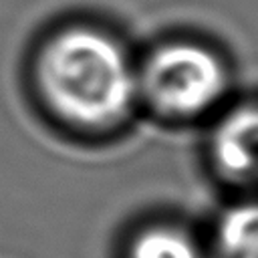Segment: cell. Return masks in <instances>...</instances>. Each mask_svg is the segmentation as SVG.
I'll list each match as a JSON object with an SVG mask.
<instances>
[{
  "mask_svg": "<svg viewBox=\"0 0 258 258\" xmlns=\"http://www.w3.org/2000/svg\"><path fill=\"white\" fill-rule=\"evenodd\" d=\"M34 85L52 117L81 131L121 125L139 103L137 62L109 32L71 24L34 58Z\"/></svg>",
  "mask_w": 258,
  "mask_h": 258,
  "instance_id": "1",
  "label": "cell"
},
{
  "mask_svg": "<svg viewBox=\"0 0 258 258\" xmlns=\"http://www.w3.org/2000/svg\"><path fill=\"white\" fill-rule=\"evenodd\" d=\"M139 103L171 121H189L220 107L230 91L224 56L189 38L157 44L137 62Z\"/></svg>",
  "mask_w": 258,
  "mask_h": 258,
  "instance_id": "2",
  "label": "cell"
},
{
  "mask_svg": "<svg viewBox=\"0 0 258 258\" xmlns=\"http://www.w3.org/2000/svg\"><path fill=\"white\" fill-rule=\"evenodd\" d=\"M210 161L228 183L258 185V101L226 109L208 139Z\"/></svg>",
  "mask_w": 258,
  "mask_h": 258,
  "instance_id": "3",
  "label": "cell"
},
{
  "mask_svg": "<svg viewBox=\"0 0 258 258\" xmlns=\"http://www.w3.org/2000/svg\"><path fill=\"white\" fill-rule=\"evenodd\" d=\"M206 248L208 258H258V198L224 208Z\"/></svg>",
  "mask_w": 258,
  "mask_h": 258,
  "instance_id": "4",
  "label": "cell"
},
{
  "mask_svg": "<svg viewBox=\"0 0 258 258\" xmlns=\"http://www.w3.org/2000/svg\"><path fill=\"white\" fill-rule=\"evenodd\" d=\"M127 258H208V248L181 226L151 224L131 238Z\"/></svg>",
  "mask_w": 258,
  "mask_h": 258,
  "instance_id": "5",
  "label": "cell"
}]
</instances>
